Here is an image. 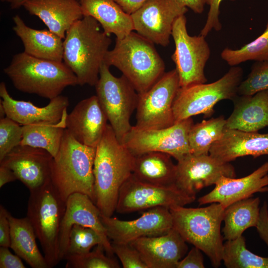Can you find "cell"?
I'll return each mask as SVG.
<instances>
[{
    "label": "cell",
    "instance_id": "obj_1",
    "mask_svg": "<svg viewBox=\"0 0 268 268\" xmlns=\"http://www.w3.org/2000/svg\"><path fill=\"white\" fill-rule=\"evenodd\" d=\"M134 155L107 125L96 147L93 165L95 204L102 215L116 211L120 190L133 173Z\"/></svg>",
    "mask_w": 268,
    "mask_h": 268
},
{
    "label": "cell",
    "instance_id": "obj_2",
    "mask_svg": "<svg viewBox=\"0 0 268 268\" xmlns=\"http://www.w3.org/2000/svg\"><path fill=\"white\" fill-rule=\"evenodd\" d=\"M91 16L75 22L63 41V62L77 77L78 85H96L112 40Z\"/></svg>",
    "mask_w": 268,
    "mask_h": 268
},
{
    "label": "cell",
    "instance_id": "obj_3",
    "mask_svg": "<svg viewBox=\"0 0 268 268\" xmlns=\"http://www.w3.org/2000/svg\"><path fill=\"white\" fill-rule=\"evenodd\" d=\"M104 63L118 68L138 94L149 89L165 73V64L154 44L133 31L116 38Z\"/></svg>",
    "mask_w": 268,
    "mask_h": 268
},
{
    "label": "cell",
    "instance_id": "obj_4",
    "mask_svg": "<svg viewBox=\"0 0 268 268\" xmlns=\"http://www.w3.org/2000/svg\"><path fill=\"white\" fill-rule=\"evenodd\" d=\"M3 71L18 90L50 100L67 87L78 85L76 76L63 62L37 58L24 52L15 54Z\"/></svg>",
    "mask_w": 268,
    "mask_h": 268
},
{
    "label": "cell",
    "instance_id": "obj_5",
    "mask_svg": "<svg viewBox=\"0 0 268 268\" xmlns=\"http://www.w3.org/2000/svg\"><path fill=\"white\" fill-rule=\"evenodd\" d=\"M96 148L84 145L65 129L59 150L53 158L51 180L62 198L87 195L95 203L93 165Z\"/></svg>",
    "mask_w": 268,
    "mask_h": 268
},
{
    "label": "cell",
    "instance_id": "obj_6",
    "mask_svg": "<svg viewBox=\"0 0 268 268\" xmlns=\"http://www.w3.org/2000/svg\"><path fill=\"white\" fill-rule=\"evenodd\" d=\"M225 208L216 202L201 207L170 208L173 227L185 241L207 256L213 267L222 262L223 237L221 232Z\"/></svg>",
    "mask_w": 268,
    "mask_h": 268
},
{
    "label": "cell",
    "instance_id": "obj_7",
    "mask_svg": "<svg viewBox=\"0 0 268 268\" xmlns=\"http://www.w3.org/2000/svg\"><path fill=\"white\" fill-rule=\"evenodd\" d=\"M66 208L64 201L50 180L30 191L27 216L42 248L48 268L60 261V236Z\"/></svg>",
    "mask_w": 268,
    "mask_h": 268
},
{
    "label": "cell",
    "instance_id": "obj_8",
    "mask_svg": "<svg viewBox=\"0 0 268 268\" xmlns=\"http://www.w3.org/2000/svg\"><path fill=\"white\" fill-rule=\"evenodd\" d=\"M243 76V69L234 66L214 82L180 87L173 107L175 123L200 114L206 118L211 116L216 103L223 100H232L238 95Z\"/></svg>",
    "mask_w": 268,
    "mask_h": 268
},
{
    "label": "cell",
    "instance_id": "obj_9",
    "mask_svg": "<svg viewBox=\"0 0 268 268\" xmlns=\"http://www.w3.org/2000/svg\"><path fill=\"white\" fill-rule=\"evenodd\" d=\"M95 86L100 106L117 139L123 143L133 127L130 120L136 109L138 94L124 75L114 76L104 63Z\"/></svg>",
    "mask_w": 268,
    "mask_h": 268
},
{
    "label": "cell",
    "instance_id": "obj_10",
    "mask_svg": "<svg viewBox=\"0 0 268 268\" xmlns=\"http://www.w3.org/2000/svg\"><path fill=\"white\" fill-rule=\"evenodd\" d=\"M172 37L175 50L171 58L176 65L180 87L206 83L204 70L210 56V49L205 37L188 34L185 15L175 21Z\"/></svg>",
    "mask_w": 268,
    "mask_h": 268
},
{
    "label": "cell",
    "instance_id": "obj_11",
    "mask_svg": "<svg viewBox=\"0 0 268 268\" xmlns=\"http://www.w3.org/2000/svg\"><path fill=\"white\" fill-rule=\"evenodd\" d=\"M176 68L165 72L147 91L138 94L135 127L155 129L173 125V107L180 88Z\"/></svg>",
    "mask_w": 268,
    "mask_h": 268
},
{
    "label": "cell",
    "instance_id": "obj_12",
    "mask_svg": "<svg viewBox=\"0 0 268 268\" xmlns=\"http://www.w3.org/2000/svg\"><path fill=\"white\" fill-rule=\"evenodd\" d=\"M193 125V120L189 118L161 129H142L134 126L123 143L134 156L148 152H160L178 161L191 153L188 135Z\"/></svg>",
    "mask_w": 268,
    "mask_h": 268
},
{
    "label": "cell",
    "instance_id": "obj_13",
    "mask_svg": "<svg viewBox=\"0 0 268 268\" xmlns=\"http://www.w3.org/2000/svg\"><path fill=\"white\" fill-rule=\"evenodd\" d=\"M195 199L196 197L186 194L175 185H154L140 181L132 174L120 190L116 211L127 213L158 206L170 209L185 206Z\"/></svg>",
    "mask_w": 268,
    "mask_h": 268
},
{
    "label": "cell",
    "instance_id": "obj_14",
    "mask_svg": "<svg viewBox=\"0 0 268 268\" xmlns=\"http://www.w3.org/2000/svg\"><path fill=\"white\" fill-rule=\"evenodd\" d=\"M187 11L178 0H148L131 15L134 30L153 44L166 47L175 21Z\"/></svg>",
    "mask_w": 268,
    "mask_h": 268
},
{
    "label": "cell",
    "instance_id": "obj_15",
    "mask_svg": "<svg viewBox=\"0 0 268 268\" xmlns=\"http://www.w3.org/2000/svg\"><path fill=\"white\" fill-rule=\"evenodd\" d=\"M234 167L209 154L189 153L177 161L175 185L186 194L196 197L204 188L215 185L223 176L235 178Z\"/></svg>",
    "mask_w": 268,
    "mask_h": 268
},
{
    "label": "cell",
    "instance_id": "obj_16",
    "mask_svg": "<svg viewBox=\"0 0 268 268\" xmlns=\"http://www.w3.org/2000/svg\"><path fill=\"white\" fill-rule=\"evenodd\" d=\"M101 218L107 236L113 243L130 244L142 237L164 234L173 227L170 209L163 206L148 209L132 220H122L102 214Z\"/></svg>",
    "mask_w": 268,
    "mask_h": 268
},
{
    "label": "cell",
    "instance_id": "obj_17",
    "mask_svg": "<svg viewBox=\"0 0 268 268\" xmlns=\"http://www.w3.org/2000/svg\"><path fill=\"white\" fill-rule=\"evenodd\" d=\"M101 213L95 203L86 195L75 193L66 200V208L62 220L60 236V259H65L67 253L71 227L79 225L90 228L100 236L105 250L109 256L114 253L101 218Z\"/></svg>",
    "mask_w": 268,
    "mask_h": 268
},
{
    "label": "cell",
    "instance_id": "obj_18",
    "mask_svg": "<svg viewBox=\"0 0 268 268\" xmlns=\"http://www.w3.org/2000/svg\"><path fill=\"white\" fill-rule=\"evenodd\" d=\"M53 158L43 149L19 145L0 161V164L10 168L17 180L31 191L51 180Z\"/></svg>",
    "mask_w": 268,
    "mask_h": 268
},
{
    "label": "cell",
    "instance_id": "obj_19",
    "mask_svg": "<svg viewBox=\"0 0 268 268\" xmlns=\"http://www.w3.org/2000/svg\"><path fill=\"white\" fill-rule=\"evenodd\" d=\"M209 193L200 197V205L216 202L224 208L237 201L252 197L256 193L268 192V161L245 177H222Z\"/></svg>",
    "mask_w": 268,
    "mask_h": 268
},
{
    "label": "cell",
    "instance_id": "obj_20",
    "mask_svg": "<svg viewBox=\"0 0 268 268\" xmlns=\"http://www.w3.org/2000/svg\"><path fill=\"white\" fill-rule=\"evenodd\" d=\"M108 121L97 96L93 95L79 102L67 114L66 129L80 143L96 148Z\"/></svg>",
    "mask_w": 268,
    "mask_h": 268
},
{
    "label": "cell",
    "instance_id": "obj_21",
    "mask_svg": "<svg viewBox=\"0 0 268 268\" xmlns=\"http://www.w3.org/2000/svg\"><path fill=\"white\" fill-rule=\"evenodd\" d=\"M186 243L173 227L164 234L142 237L130 244L138 251L148 268H176L187 252Z\"/></svg>",
    "mask_w": 268,
    "mask_h": 268
},
{
    "label": "cell",
    "instance_id": "obj_22",
    "mask_svg": "<svg viewBox=\"0 0 268 268\" xmlns=\"http://www.w3.org/2000/svg\"><path fill=\"white\" fill-rule=\"evenodd\" d=\"M0 96L6 116L22 126L59 122L67 113L69 105L68 98L61 95L51 99L44 107L37 106L30 101L15 100L10 96L3 82L0 84Z\"/></svg>",
    "mask_w": 268,
    "mask_h": 268
},
{
    "label": "cell",
    "instance_id": "obj_23",
    "mask_svg": "<svg viewBox=\"0 0 268 268\" xmlns=\"http://www.w3.org/2000/svg\"><path fill=\"white\" fill-rule=\"evenodd\" d=\"M209 154L224 162L245 156L256 158L268 155V133L225 129L221 137L212 145Z\"/></svg>",
    "mask_w": 268,
    "mask_h": 268
},
{
    "label": "cell",
    "instance_id": "obj_24",
    "mask_svg": "<svg viewBox=\"0 0 268 268\" xmlns=\"http://www.w3.org/2000/svg\"><path fill=\"white\" fill-rule=\"evenodd\" d=\"M22 6L63 39L71 25L83 17L79 0H26Z\"/></svg>",
    "mask_w": 268,
    "mask_h": 268
},
{
    "label": "cell",
    "instance_id": "obj_25",
    "mask_svg": "<svg viewBox=\"0 0 268 268\" xmlns=\"http://www.w3.org/2000/svg\"><path fill=\"white\" fill-rule=\"evenodd\" d=\"M232 101L234 109L225 129L258 132L268 127V90L251 96L238 95Z\"/></svg>",
    "mask_w": 268,
    "mask_h": 268
},
{
    "label": "cell",
    "instance_id": "obj_26",
    "mask_svg": "<svg viewBox=\"0 0 268 268\" xmlns=\"http://www.w3.org/2000/svg\"><path fill=\"white\" fill-rule=\"evenodd\" d=\"M12 19L13 31L23 44L24 52L37 58L63 62L64 39L49 29L28 27L18 15Z\"/></svg>",
    "mask_w": 268,
    "mask_h": 268
},
{
    "label": "cell",
    "instance_id": "obj_27",
    "mask_svg": "<svg viewBox=\"0 0 268 268\" xmlns=\"http://www.w3.org/2000/svg\"><path fill=\"white\" fill-rule=\"evenodd\" d=\"M83 16H91L100 24L108 35L122 39L134 30L131 15L114 0H79Z\"/></svg>",
    "mask_w": 268,
    "mask_h": 268
},
{
    "label": "cell",
    "instance_id": "obj_28",
    "mask_svg": "<svg viewBox=\"0 0 268 268\" xmlns=\"http://www.w3.org/2000/svg\"><path fill=\"white\" fill-rule=\"evenodd\" d=\"M132 175L148 184L169 186L175 185L176 164L171 156L160 152H148L134 156Z\"/></svg>",
    "mask_w": 268,
    "mask_h": 268
},
{
    "label": "cell",
    "instance_id": "obj_29",
    "mask_svg": "<svg viewBox=\"0 0 268 268\" xmlns=\"http://www.w3.org/2000/svg\"><path fill=\"white\" fill-rule=\"evenodd\" d=\"M10 226V248L33 268H49L37 246V237L27 217L16 218L8 212Z\"/></svg>",
    "mask_w": 268,
    "mask_h": 268
},
{
    "label": "cell",
    "instance_id": "obj_30",
    "mask_svg": "<svg viewBox=\"0 0 268 268\" xmlns=\"http://www.w3.org/2000/svg\"><path fill=\"white\" fill-rule=\"evenodd\" d=\"M259 197L249 198L235 202L225 208L222 229L223 240L235 239L248 228L256 227L260 212Z\"/></svg>",
    "mask_w": 268,
    "mask_h": 268
},
{
    "label": "cell",
    "instance_id": "obj_31",
    "mask_svg": "<svg viewBox=\"0 0 268 268\" xmlns=\"http://www.w3.org/2000/svg\"><path fill=\"white\" fill-rule=\"evenodd\" d=\"M67 115V113L57 123L42 122L22 126L20 145L43 149L55 157L62 143Z\"/></svg>",
    "mask_w": 268,
    "mask_h": 268
},
{
    "label": "cell",
    "instance_id": "obj_32",
    "mask_svg": "<svg viewBox=\"0 0 268 268\" xmlns=\"http://www.w3.org/2000/svg\"><path fill=\"white\" fill-rule=\"evenodd\" d=\"M226 119L223 116L203 120L192 126L188 135L190 153L208 154L212 145L222 136Z\"/></svg>",
    "mask_w": 268,
    "mask_h": 268
},
{
    "label": "cell",
    "instance_id": "obj_33",
    "mask_svg": "<svg viewBox=\"0 0 268 268\" xmlns=\"http://www.w3.org/2000/svg\"><path fill=\"white\" fill-rule=\"evenodd\" d=\"M222 262L227 268H268V257H261L249 250L243 235L226 240Z\"/></svg>",
    "mask_w": 268,
    "mask_h": 268
},
{
    "label": "cell",
    "instance_id": "obj_34",
    "mask_svg": "<svg viewBox=\"0 0 268 268\" xmlns=\"http://www.w3.org/2000/svg\"><path fill=\"white\" fill-rule=\"evenodd\" d=\"M221 57L231 67L248 61H268V21L264 32L255 40L239 49L225 48Z\"/></svg>",
    "mask_w": 268,
    "mask_h": 268
},
{
    "label": "cell",
    "instance_id": "obj_35",
    "mask_svg": "<svg viewBox=\"0 0 268 268\" xmlns=\"http://www.w3.org/2000/svg\"><path fill=\"white\" fill-rule=\"evenodd\" d=\"M102 244L96 246L86 253L67 256L66 268H119L117 261L105 254Z\"/></svg>",
    "mask_w": 268,
    "mask_h": 268
},
{
    "label": "cell",
    "instance_id": "obj_36",
    "mask_svg": "<svg viewBox=\"0 0 268 268\" xmlns=\"http://www.w3.org/2000/svg\"><path fill=\"white\" fill-rule=\"evenodd\" d=\"M99 244H102V241L95 230L74 225L70 231L66 256L86 253Z\"/></svg>",
    "mask_w": 268,
    "mask_h": 268
},
{
    "label": "cell",
    "instance_id": "obj_37",
    "mask_svg": "<svg viewBox=\"0 0 268 268\" xmlns=\"http://www.w3.org/2000/svg\"><path fill=\"white\" fill-rule=\"evenodd\" d=\"M268 90V61L256 62L247 78L240 83L238 95L251 96Z\"/></svg>",
    "mask_w": 268,
    "mask_h": 268
},
{
    "label": "cell",
    "instance_id": "obj_38",
    "mask_svg": "<svg viewBox=\"0 0 268 268\" xmlns=\"http://www.w3.org/2000/svg\"><path fill=\"white\" fill-rule=\"evenodd\" d=\"M22 137L19 124L6 116L0 119V161L20 145Z\"/></svg>",
    "mask_w": 268,
    "mask_h": 268
},
{
    "label": "cell",
    "instance_id": "obj_39",
    "mask_svg": "<svg viewBox=\"0 0 268 268\" xmlns=\"http://www.w3.org/2000/svg\"><path fill=\"white\" fill-rule=\"evenodd\" d=\"M115 254L124 268H148L138 251L130 244L112 242Z\"/></svg>",
    "mask_w": 268,
    "mask_h": 268
},
{
    "label": "cell",
    "instance_id": "obj_40",
    "mask_svg": "<svg viewBox=\"0 0 268 268\" xmlns=\"http://www.w3.org/2000/svg\"><path fill=\"white\" fill-rule=\"evenodd\" d=\"M223 0H207L206 4L209 6L205 23L202 28L200 35L206 37L208 34L214 29L220 31L222 25L219 21L220 5Z\"/></svg>",
    "mask_w": 268,
    "mask_h": 268
},
{
    "label": "cell",
    "instance_id": "obj_41",
    "mask_svg": "<svg viewBox=\"0 0 268 268\" xmlns=\"http://www.w3.org/2000/svg\"><path fill=\"white\" fill-rule=\"evenodd\" d=\"M201 251L194 246L187 255L178 263L176 268H204L203 256Z\"/></svg>",
    "mask_w": 268,
    "mask_h": 268
},
{
    "label": "cell",
    "instance_id": "obj_42",
    "mask_svg": "<svg viewBox=\"0 0 268 268\" xmlns=\"http://www.w3.org/2000/svg\"><path fill=\"white\" fill-rule=\"evenodd\" d=\"M21 259L13 254L9 247L0 246V268H25Z\"/></svg>",
    "mask_w": 268,
    "mask_h": 268
},
{
    "label": "cell",
    "instance_id": "obj_43",
    "mask_svg": "<svg viewBox=\"0 0 268 268\" xmlns=\"http://www.w3.org/2000/svg\"><path fill=\"white\" fill-rule=\"evenodd\" d=\"M8 211L2 205L0 206V246L10 248V226Z\"/></svg>",
    "mask_w": 268,
    "mask_h": 268
},
{
    "label": "cell",
    "instance_id": "obj_44",
    "mask_svg": "<svg viewBox=\"0 0 268 268\" xmlns=\"http://www.w3.org/2000/svg\"><path fill=\"white\" fill-rule=\"evenodd\" d=\"M256 228L260 238L268 247V206L266 201L260 208L259 218Z\"/></svg>",
    "mask_w": 268,
    "mask_h": 268
},
{
    "label": "cell",
    "instance_id": "obj_45",
    "mask_svg": "<svg viewBox=\"0 0 268 268\" xmlns=\"http://www.w3.org/2000/svg\"><path fill=\"white\" fill-rule=\"evenodd\" d=\"M127 14L131 15L148 0H114Z\"/></svg>",
    "mask_w": 268,
    "mask_h": 268
},
{
    "label": "cell",
    "instance_id": "obj_46",
    "mask_svg": "<svg viewBox=\"0 0 268 268\" xmlns=\"http://www.w3.org/2000/svg\"><path fill=\"white\" fill-rule=\"evenodd\" d=\"M187 8H190L195 13L201 14L204 10L207 0H178Z\"/></svg>",
    "mask_w": 268,
    "mask_h": 268
},
{
    "label": "cell",
    "instance_id": "obj_47",
    "mask_svg": "<svg viewBox=\"0 0 268 268\" xmlns=\"http://www.w3.org/2000/svg\"><path fill=\"white\" fill-rule=\"evenodd\" d=\"M17 178L13 172L8 167L0 164V188L4 185L13 182Z\"/></svg>",
    "mask_w": 268,
    "mask_h": 268
},
{
    "label": "cell",
    "instance_id": "obj_48",
    "mask_svg": "<svg viewBox=\"0 0 268 268\" xmlns=\"http://www.w3.org/2000/svg\"><path fill=\"white\" fill-rule=\"evenodd\" d=\"M26 0H0L1 2L8 3L12 9H17L22 6Z\"/></svg>",
    "mask_w": 268,
    "mask_h": 268
}]
</instances>
